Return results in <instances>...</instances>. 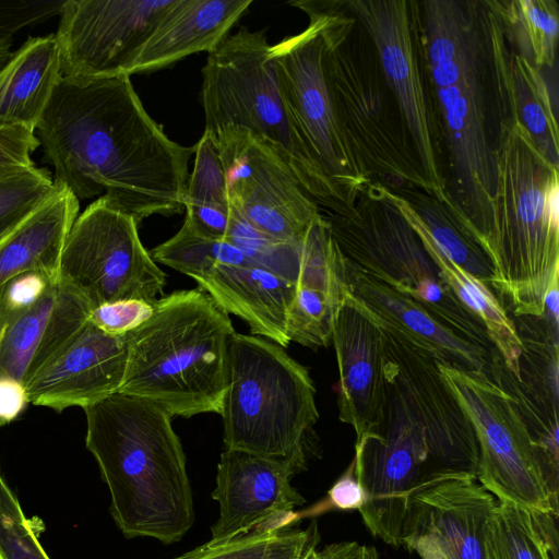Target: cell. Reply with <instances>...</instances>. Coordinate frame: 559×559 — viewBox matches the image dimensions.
Masks as SVG:
<instances>
[{"label":"cell","mask_w":559,"mask_h":559,"mask_svg":"<svg viewBox=\"0 0 559 559\" xmlns=\"http://www.w3.org/2000/svg\"><path fill=\"white\" fill-rule=\"evenodd\" d=\"M150 254L155 262L169 266L193 280L216 264H252L231 243L226 240L202 237L186 223L171 238L155 247Z\"/></svg>","instance_id":"e575fe53"},{"label":"cell","mask_w":559,"mask_h":559,"mask_svg":"<svg viewBox=\"0 0 559 559\" xmlns=\"http://www.w3.org/2000/svg\"><path fill=\"white\" fill-rule=\"evenodd\" d=\"M0 559H49L20 502L0 475Z\"/></svg>","instance_id":"f35d334b"},{"label":"cell","mask_w":559,"mask_h":559,"mask_svg":"<svg viewBox=\"0 0 559 559\" xmlns=\"http://www.w3.org/2000/svg\"><path fill=\"white\" fill-rule=\"evenodd\" d=\"M219 415L225 449L288 460L300 472L317 453L319 412L308 368L265 338L233 336Z\"/></svg>","instance_id":"8992f818"},{"label":"cell","mask_w":559,"mask_h":559,"mask_svg":"<svg viewBox=\"0 0 559 559\" xmlns=\"http://www.w3.org/2000/svg\"><path fill=\"white\" fill-rule=\"evenodd\" d=\"M307 15L308 27L272 45L270 58L292 117L344 205L353 206L360 189L372 180L352 152L336 112L324 64L322 23Z\"/></svg>","instance_id":"5bb4252c"},{"label":"cell","mask_w":559,"mask_h":559,"mask_svg":"<svg viewBox=\"0 0 559 559\" xmlns=\"http://www.w3.org/2000/svg\"><path fill=\"white\" fill-rule=\"evenodd\" d=\"M64 0H0V40L59 15Z\"/></svg>","instance_id":"60d3db41"},{"label":"cell","mask_w":559,"mask_h":559,"mask_svg":"<svg viewBox=\"0 0 559 559\" xmlns=\"http://www.w3.org/2000/svg\"><path fill=\"white\" fill-rule=\"evenodd\" d=\"M558 285H559V277L555 278L552 281L551 285L549 286V288L545 295V299H544L545 312L547 314H549L551 318H554L555 320H558V312H559Z\"/></svg>","instance_id":"7dc6e473"},{"label":"cell","mask_w":559,"mask_h":559,"mask_svg":"<svg viewBox=\"0 0 559 559\" xmlns=\"http://www.w3.org/2000/svg\"><path fill=\"white\" fill-rule=\"evenodd\" d=\"M27 403L26 389L21 381L0 377V426L14 420Z\"/></svg>","instance_id":"ee69618b"},{"label":"cell","mask_w":559,"mask_h":559,"mask_svg":"<svg viewBox=\"0 0 559 559\" xmlns=\"http://www.w3.org/2000/svg\"><path fill=\"white\" fill-rule=\"evenodd\" d=\"M366 493L357 480L354 462L328 491V497L312 508L297 512L299 521L305 516H317L330 510H360L366 503Z\"/></svg>","instance_id":"7bdbcfd3"},{"label":"cell","mask_w":559,"mask_h":559,"mask_svg":"<svg viewBox=\"0 0 559 559\" xmlns=\"http://www.w3.org/2000/svg\"><path fill=\"white\" fill-rule=\"evenodd\" d=\"M490 84L497 116H508L528 133L540 154L559 166L557 105L544 72L511 46L496 1H479Z\"/></svg>","instance_id":"7402d4cb"},{"label":"cell","mask_w":559,"mask_h":559,"mask_svg":"<svg viewBox=\"0 0 559 559\" xmlns=\"http://www.w3.org/2000/svg\"><path fill=\"white\" fill-rule=\"evenodd\" d=\"M87 450L127 538L179 542L194 522L187 460L171 416L147 400L115 393L83 408Z\"/></svg>","instance_id":"3957f363"},{"label":"cell","mask_w":559,"mask_h":559,"mask_svg":"<svg viewBox=\"0 0 559 559\" xmlns=\"http://www.w3.org/2000/svg\"><path fill=\"white\" fill-rule=\"evenodd\" d=\"M126 335H110L88 321L26 383L28 403L58 413L118 393L127 368Z\"/></svg>","instance_id":"44dd1931"},{"label":"cell","mask_w":559,"mask_h":559,"mask_svg":"<svg viewBox=\"0 0 559 559\" xmlns=\"http://www.w3.org/2000/svg\"><path fill=\"white\" fill-rule=\"evenodd\" d=\"M203 133L218 148L234 210L262 234L301 245L321 210L287 164L247 129L229 127Z\"/></svg>","instance_id":"9a60e30c"},{"label":"cell","mask_w":559,"mask_h":559,"mask_svg":"<svg viewBox=\"0 0 559 559\" xmlns=\"http://www.w3.org/2000/svg\"><path fill=\"white\" fill-rule=\"evenodd\" d=\"M513 49L542 71L556 67L558 4L552 0L496 1Z\"/></svg>","instance_id":"d6a6232c"},{"label":"cell","mask_w":559,"mask_h":559,"mask_svg":"<svg viewBox=\"0 0 559 559\" xmlns=\"http://www.w3.org/2000/svg\"><path fill=\"white\" fill-rule=\"evenodd\" d=\"M317 521L306 528L255 532L221 542L209 540L175 559H310L318 548Z\"/></svg>","instance_id":"836d02e7"},{"label":"cell","mask_w":559,"mask_h":559,"mask_svg":"<svg viewBox=\"0 0 559 559\" xmlns=\"http://www.w3.org/2000/svg\"><path fill=\"white\" fill-rule=\"evenodd\" d=\"M401 194L436 243L457 265L490 287L493 276L491 262L453 206L416 189H406Z\"/></svg>","instance_id":"1f68e13d"},{"label":"cell","mask_w":559,"mask_h":559,"mask_svg":"<svg viewBox=\"0 0 559 559\" xmlns=\"http://www.w3.org/2000/svg\"><path fill=\"white\" fill-rule=\"evenodd\" d=\"M253 3L252 0H173L127 69L128 76L210 52Z\"/></svg>","instance_id":"d4e9b609"},{"label":"cell","mask_w":559,"mask_h":559,"mask_svg":"<svg viewBox=\"0 0 559 559\" xmlns=\"http://www.w3.org/2000/svg\"><path fill=\"white\" fill-rule=\"evenodd\" d=\"M380 424L355 442L354 472L366 493L359 510L372 536L401 545V527L409 493L435 477L461 474L435 453L395 385L386 379Z\"/></svg>","instance_id":"7c38bea8"},{"label":"cell","mask_w":559,"mask_h":559,"mask_svg":"<svg viewBox=\"0 0 559 559\" xmlns=\"http://www.w3.org/2000/svg\"><path fill=\"white\" fill-rule=\"evenodd\" d=\"M227 313L248 323L253 335L286 347L289 307L297 285L260 266L216 264L194 278Z\"/></svg>","instance_id":"484cf974"},{"label":"cell","mask_w":559,"mask_h":559,"mask_svg":"<svg viewBox=\"0 0 559 559\" xmlns=\"http://www.w3.org/2000/svg\"><path fill=\"white\" fill-rule=\"evenodd\" d=\"M421 60L439 112L452 190L460 215L477 236L491 225L497 188L495 143L490 139V73L478 1L418 2Z\"/></svg>","instance_id":"7a4b0ae2"},{"label":"cell","mask_w":559,"mask_h":559,"mask_svg":"<svg viewBox=\"0 0 559 559\" xmlns=\"http://www.w3.org/2000/svg\"><path fill=\"white\" fill-rule=\"evenodd\" d=\"M235 333L228 313L201 288L158 298L152 316L126 334L118 393L153 402L170 416L221 414Z\"/></svg>","instance_id":"5b68a950"},{"label":"cell","mask_w":559,"mask_h":559,"mask_svg":"<svg viewBox=\"0 0 559 559\" xmlns=\"http://www.w3.org/2000/svg\"><path fill=\"white\" fill-rule=\"evenodd\" d=\"M386 193L418 236L448 286L467 308L481 319L507 370L515 381H520V358L523 347L514 322L501 301L488 285L463 270L436 243L401 193L388 187Z\"/></svg>","instance_id":"f1b7e54d"},{"label":"cell","mask_w":559,"mask_h":559,"mask_svg":"<svg viewBox=\"0 0 559 559\" xmlns=\"http://www.w3.org/2000/svg\"><path fill=\"white\" fill-rule=\"evenodd\" d=\"M57 186L46 168L36 166L0 178V242L49 199Z\"/></svg>","instance_id":"8d00e7d4"},{"label":"cell","mask_w":559,"mask_h":559,"mask_svg":"<svg viewBox=\"0 0 559 559\" xmlns=\"http://www.w3.org/2000/svg\"><path fill=\"white\" fill-rule=\"evenodd\" d=\"M405 546L421 559H451L442 546L430 536H420L408 540Z\"/></svg>","instance_id":"bcb514c9"},{"label":"cell","mask_w":559,"mask_h":559,"mask_svg":"<svg viewBox=\"0 0 559 559\" xmlns=\"http://www.w3.org/2000/svg\"><path fill=\"white\" fill-rule=\"evenodd\" d=\"M35 131L55 185L79 201L105 197L136 223L183 210L194 146L165 134L130 76H62Z\"/></svg>","instance_id":"6da1fadb"},{"label":"cell","mask_w":559,"mask_h":559,"mask_svg":"<svg viewBox=\"0 0 559 559\" xmlns=\"http://www.w3.org/2000/svg\"><path fill=\"white\" fill-rule=\"evenodd\" d=\"M557 518L498 501L486 530L485 559H558Z\"/></svg>","instance_id":"4dcf8cb0"},{"label":"cell","mask_w":559,"mask_h":559,"mask_svg":"<svg viewBox=\"0 0 559 559\" xmlns=\"http://www.w3.org/2000/svg\"><path fill=\"white\" fill-rule=\"evenodd\" d=\"M497 502L469 474H449L427 480L407 498L401 545L430 536L451 559H485L486 530Z\"/></svg>","instance_id":"ffe728a7"},{"label":"cell","mask_w":559,"mask_h":559,"mask_svg":"<svg viewBox=\"0 0 559 559\" xmlns=\"http://www.w3.org/2000/svg\"><path fill=\"white\" fill-rule=\"evenodd\" d=\"M438 367L473 426L479 484L498 501L558 515L537 448L515 400L492 382L448 364L438 362Z\"/></svg>","instance_id":"8fae6325"},{"label":"cell","mask_w":559,"mask_h":559,"mask_svg":"<svg viewBox=\"0 0 559 559\" xmlns=\"http://www.w3.org/2000/svg\"><path fill=\"white\" fill-rule=\"evenodd\" d=\"M171 2L64 0L55 34L62 76L127 75V69Z\"/></svg>","instance_id":"2e32d148"},{"label":"cell","mask_w":559,"mask_h":559,"mask_svg":"<svg viewBox=\"0 0 559 559\" xmlns=\"http://www.w3.org/2000/svg\"><path fill=\"white\" fill-rule=\"evenodd\" d=\"M57 280L92 308L124 299L155 302L166 286V274L142 245L135 219L105 197L75 218Z\"/></svg>","instance_id":"30bf717a"},{"label":"cell","mask_w":559,"mask_h":559,"mask_svg":"<svg viewBox=\"0 0 559 559\" xmlns=\"http://www.w3.org/2000/svg\"><path fill=\"white\" fill-rule=\"evenodd\" d=\"M497 117V188L484 246L490 287L516 318L542 317L545 295L559 277L558 167L518 121Z\"/></svg>","instance_id":"277c9868"},{"label":"cell","mask_w":559,"mask_h":559,"mask_svg":"<svg viewBox=\"0 0 559 559\" xmlns=\"http://www.w3.org/2000/svg\"><path fill=\"white\" fill-rule=\"evenodd\" d=\"M341 300L318 289L297 286L287 318L289 342L312 349L329 346Z\"/></svg>","instance_id":"74e56055"},{"label":"cell","mask_w":559,"mask_h":559,"mask_svg":"<svg viewBox=\"0 0 559 559\" xmlns=\"http://www.w3.org/2000/svg\"><path fill=\"white\" fill-rule=\"evenodd\" d=\"M263 31L242 26L207 52L202 69L204 132L238 127L262 139L319 207L344 204L294 118L277 83Z\"/></svg>","instance_id":"52a82bcc"},{"label":"cell","mask_w":559,"mask_h":559,"mask_svg":"<svg viewBox=\"0 0 559 559\" xmlns=\"http://www.w3.org/2000/svg\"><path fill=\"white\" fill-rule=\"evenodd\" d=\"M194 154L193 169L185 194L183 223L202 237L225 240L234 207L218 148L203 133L194 146Z\"/></svg>","instance_id":"f546056e"},{"label":"cell","mask_w":559,"mask_h":559,"mask_svg":"<svg viewBox=\"0 0 559 559\" xmlns=\"http://www.w3.org/2000/svg\"><path fill=\"white\" fill-rule=\"evenodd\" d=\"M299 472L288 460L225 449L212 492L219 516L211 527L210 540L245 535L270 516L302 506L306 499L292 485V477Z\"/></svg>","instance_id":"603a6c76"},{"label":"cell","mask_w":559,"mask_h":559,"mask_svg":"<svg viewBox=\"0 0 559 559\" xmlns=\"http://www.w3.org/2000/svg\"><path fill=\"white\" fill-rule=\"evenodd\" d=\"M154 302L124 299L93 308L88 322L110 335H126L139 328L153 313Z\"/></svg>","instance_id":"ab89813d"},{"label":"cell","mask_w":559,"mask_h":559,"mask_svg":"<svg viewBox=\"0 0 559 559\" xmlns=\"http://www.w3.org/2000/svg\"><path fill=\"white\" fill-rule=\"evenodd\" d=\"M353 206L324 211L344 258L362 273L407 295L445 325L491 350L481 319L448 286L418 236L377 181L366 183Z\"/></svg>","instance_id":"9c48e42d"},{"label":"cell","mask_w":559,"mask_h":559,"mask_svg":"<svg viewBox=\"0 0 559 559\" xmlns=\"http://www.w3.org/2000/svg\"><path fill=\"white\" fill-rule=\"evenodd\" d=\"M383 328V326H382ZM384 330L385 374L423 427L437 456L453 472L476 477L478 444L473 426L428 352Z\"/></svg>","instance_id":"e0dca14e"},{"label":"cell","mask_w":559,"mask_h":559,"mask_svg":"<svg viewBox=\"0 0 559 559\" xmlns=\"http://www.w3.org/2000/svg\"><path fill=\"white\" fill-rule=\"evenodd\" d=\"M310 559H380L377 549L358 542H338L316 549Z\"/></svg>","instance_id":"f6af8a7d"},{"label":"cell","mask_w":559,"mask_h":559,"mask_svg":"<svg viewBox=\"0 0 559 559\" xmlns=\"http://www.w3.org/2000/svg\"><path fill=\"white\" fill-rule=\"evenodd\" d=\"M322 23L324 64L345 138L370 179L385 187L429 194L417 155L400 114H394L377 57L371 60L354 41L356 20L343 1L299 0L289 3ZM408 134V133H407Z\"/></svg>","instance_id":"ba28073f"},{"label":"cell","mask_w":559,"mask_h":559,"mask_svg":"<svg viewBox=\"0 0 559 559\" xmlns=\"http://www.w3.org/2000/svg\"><path fill=\"white\" fill-rule=\"evenodd\" d=\"M225 240L239 249L252 264L298 285L302 243L297 246L275 240L253 228L235 210Z\"/></svg>","instance_id":"d590c367"},{"label":"cell","mask_w":559,"mask_h":559,"mask_svg":"<svg viewBox=\"0 0 559 559\" xmlns=\"http://www.w3.org/2000/svg\"><path fill=\"white\" fill-rule=\"evenodd\" d=\"M39 146L34 131L0 124V178L35 167L31 155Z\"/></svg>","instance_id":"b9f144b4"},{"label":"cell","mask_w":559,"mask_h":559,"mask_svg":"<svg viewBox=\"0 0 559 559\" xmlns=\"http://www.w3.org/2000/svg\"><path fill=\"white\" fill-rule=\"evenodd\" d=\"M338 367V418L356 439L381 421L386 395L385 336L381 323L348 289L332 328Z\"/></svg>","instance_id":"ac0fdd59"},{"label":"cell","mask_w":559,"mask_h":559,"mask_svg":"<svg viewBox=\"0 0 559 559\" xmlns=\"http://www.w3.org/2000/svg\"><path fill=\"white\" fill-rule=\"evenodd\" d=\"M345 273L353 295L385 330L428 352L438 362L501 388L506 366L498 350L472 342L407 295L362 273L346 259Z\"/></svg>","instance_id":"d6986e66"},{"label":"cell","mask_w":559,"mask_h":559,"mask_svg":"<svg viewBox=\"0 0 559 559\" xmlns=\"http://www.w3.org/2000/svg\"><path fill=\"white\" fill-rule=\"evenodd\" d=\"M343 4L360 23L373 47L428 183L429 195L452 205L440 164L439 126L420 66L418 2L347 0Z\"/></svg>","instance_id":"4fadbf2b"},{"label":"cell","mask_w":559,"mask_h":559,"mask_svg":"<svg viewBox=\"0 0 559 559\" xmlns=\"http://www.w3.org/2000/svg\"><path fill=\"white\" fill-rule=\"evenodd\" d=\"M79 210L75 195L57 186L55 193L0 242V286L26 272L57 278L61 252Z\"/></svg>","instance_id":"4316f807"},{"label":"cell","mask_w":559,"mask_h":559,"mask_svg":"<svg viewBox=\"0 0 559 559\" xmlns=\"http://www.w3.org/2000/svg\"><path fill=\"white\" fill-rule=\"evenodd\" d=\"M61 78L55 34L29 37L0 68V124L35 132Z\"/></svg>","instance_id":"83f0119b"},{"label":"cell","mask_w":559,"mask_h":559,"mask_svg":"<svg viewBox=\"0 0 559 559\" xmlns=\"http://www.w3.org/2000/svg\"><path fill=\"white\" fill-rule=\"evenodd\" d=\"M93 308L56 280L0 335V377L25 383L86 324Z\"/></svg>","instance_id":"cb8c5ba5"}]
</instances>
